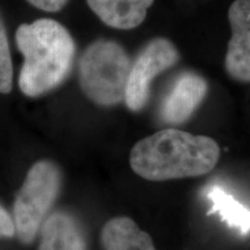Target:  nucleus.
Here are the masks:
<instances>
[{"mask_svg": "<svg viewBox=\"0 0 250 250\" xmlns=\"http://www.w3.org/2000/svg\"><path fill=\"white\" fill-rule=\"evenodd\" d=\"M220 148L210 137L176 129L158 131L139 140L130 153L132 170L148 181L196 177L213 169Z\"/></svg>", "mask_w": 250, "mask_h": 250, "instance_id": "obj_1", "label": "nucleus"}, {"mask_svg": "<svg viewBox=\"0 0 250 250\" xmlns=\"http://www.w3.org/2000/svg\"><path fill=\"white\" fill-rule=\"evenodd\" d=\"M24 62L19 77L21 92L37 98L58 87L70 74L76 44L62 24L52 19L23 23L15 34Z\"/></svg>", "mask_w": 250, "mask_h": 250, "instance_id": "obj_2", "label": "nucleus"}, {"mask_svg": "<svg viewBox=\"0 0 250 250\" xmlns=\"http://www.w3.org/2000/svg\"><path fill=\"white\" fill-rule=\"evenodd\" d=\"M131 68L126 51L114 41L99 40L90 44L79 62V83L90 101L114 105L125 98Z\"/></svg>", "mask_w": 250, "mask_h": 250, "instance_id": "obj_3", "label": "nucleus"}, {"mask_svg": "<svg viewBox=\"0 0 250 250\" xmlns=\"http://www.w3.org/2000/svg\"><path fill=\"white\" fill-rule=\"evenodd\" d=\"M62 174L57 165L41 160L31 166L13 206L15 233L22 243H31L57 199Z\"/></svg>", "mask_w": 250, "mask_h": 250, "instance_id": "obj_4", "label": "nucleus"}, {"mask_svg": "<svg viewBox=\"0 0 250 250\" xmlns=\"http://www.w3.org/2000/svg\"><path fill=\"white\" fill-rule=\"evenodd\" d=\"M180 56L170 41L154 39L138 55L130 68L124 101L132 111H139L148 101L151 83L156 76L174 66Z\"/></svg>", "mask_w": 250, "mask_h": 250, "instance_id": "obj_5", "label": "nucleus"}, {"mask_svg": "<svg viewBox=\"0 0 250 250\" xmlns=\"http://www.w3.org/2000/svg\"><path fill=\"white\" fill-rule=\"evenodd\" d=\"M232 37L225 67L234 79L250 81V0H235L228 11Z\"/></svg>", "mask_w": 250, "mask_h": 250, "instance_id": "obj_6", "label": "nucleus"}, {"mask_svg": "<svg viewBox=\"0 0 250 250\" xmlns=\"http://www.w3.org/2000/svg\"><path fill=\"white\" fill-rule=\"evenodd\" d=\"M208 93V83L198 74L183 72L176 78L162 102L161 118L165 123L181 124L195 112Z\"/></svg>", "mask_w": 250, "mask_h": 250, "instance_id": "obj_7", "label": "nucleus"}, {"mask_svg": "<svg viewBox=\"0 0 250 250\" xmlns=\"http://www.w3.org/2000/svg\"><path fill=\"white\" fill-rule=\"evenodd\" d=\"M39 250H86V241L78 221L66 212H55L41 226Z\"/></svg>", "mask_w": 250, "mask_h": 250, "instance_id": "obj_8", "label": "nucleus"}, {"mask_svg": "<svg viewBox=\"0 0 250 250\" xmlns=\"http://www.w3.org/2000/svg\"><path fill=\"white\" fill-rule=\"evenodd\" d=\"M154 0H87L103 23L116 29H133L145 20Z\"/></svg>", "mask_w": 250, "mask_h": 250, "instance_id": "obj_9", "label": "nucleus"}, {"mask_svg": "<svg viewBox=\"0 0 250 250\" xmlns=\"http://www.w3.org/2000/svg\"><path fill=\"white\" fill-rule=\"evenodd\" d=\"M101 242L104 250H155L151 236L127 217L110 219L102 228Z\"/></svg>", "mask_w": 250, "mask_h": 250, "instance_id": "obj_10", "label": "nucleus"}, {"mask_svg": "<svg viewBox=\"0 0 250 250\" xmlns=\"http://www.w3.org/2000/svg\"><path fill=\"white\" fill-rule=\"evenodd\" d=\"M205 195L211 202L210 213H217L228 226L243 234L250 232V210L217 184L208 187Z\"/></svg>", "mask_w": 250, "mask_h": 250, "instance_id": "obj_11", "label": "nucleus"}, {"mask_svg": "<svg viewBox=\"0 0 250 250\" xmlns=\"http://www.w3.org/2000/svg\"><path fill=\"white\" fill-rule=\"evenodd\" d=\"M13 85V65L7 39V31L0 15V94H8Z\"/></svg>", "mask_w": 250, "mask_h": 250, "instance_id": "obj_12", "label": "nucleus"}, {"mask_svg": "<svg viewBox=\"0 0 250 250\" xmlns=\"http://www.w3.org/2000/svg\"><path fill=\"white\" fill-rule=\"evenodd\" d=\"M15 234V225L8 212L0 205V236L12 237Z\"/></svg>", "mask_w": 250, "mask_h": 250, "instance_id": "obj_13", "label": "nucleus"}, {"mask_svg": "<svg viewBox=\"0 0 250 250\" xmlns=\"http://www.w3.org/2000/svg\"><path fill=\"white\" fill-rule=\"evenodd\" d=\"M34 7L45 12H58L67 4L68 0H27Z\"/></svg>", "mask_w": 250, "mask_h": 250, "instance_id": "obj_14", "label": "nucleus"}]
</instances>
